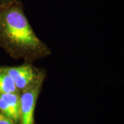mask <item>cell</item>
Instances as JSON below:
<instances>
[{
    "mask_svg": "<svg viewBox=\"0 0 124 124\" xmlns=\"http://www.w3.org/2000/svg\"><path fill=\"white\" fill-rule=\"evenodd\" d=\"M17 90L13 78L0 69V94L17 93Z\"/></svg>",
    "mask_w": 124,
    "mask_h": 124,
    "instance_id": "cell-5",
    "label": "cell"
},
{
    "mask_svg": "<svg viewBox=\"0 0 124 124\" xmlns=\"http://www.w3.org/2000/svg\"><path fill=\"white\" fill-rule=\"evenodd\" d=\"M12 0H0V4H3V3H6V2H8Z\"/></svg>",
    "mask_w": 124,
    "mask_h": 124,
    "instance_id": "cell-7",
    "label": "cell"
},
{
    "mask_svg": "<svg viewBox=\"0 0 124 124\" xmlns=\"http://www.w3.org/2000/svg\"><path fill=\"white\" fill-rule=\"evenodd\" d=\"M1 70L10 75L15 84L17 89L26 88L35 79V75L32 67L29 65H23L17 67L2 68Z\"/></svg>",
    "mask_w": 124,
    "mask_h": 124,
    "instance_id": "cell-3",
    "label": "cell"
},
{
    "mask_svg": "<svg viewBox=\"0 0 124 124\" xmlns=\"http://www.w3.org/2000/svg\"><path fill=\"white\" fill-rule=\"evenodd\" d=\"M42 79L37 78L31 84L23 89V92L20 97V117L22 124H34V112L36 101L39 93Z\"/></svg>",
    "mask_w": 124,
    "mask_h": 124,
    "instance_id": "cell-2",
    "label": "cell"
},
{
    "mask_svg": "<svg viewBox=\"0 0 124 124\" xmlns=\"http://www.w3.org/2000/svg\"><path fill=\"white\" fill-rule=\"evenodd\" d=\"M9 112V119L17 121L20 118V97L17 93L0 94Z\"/></svg>",
    "mask_w": 124,
    "mask_h": 124,
    "instance_id": "cell-4",
    "label": "cell"
},
{
    "mask_svg": "<svg viewBox=\"0 0 124 124\" xmlns=\"http://www.w3.org/2000/svg\"><path fill=\"white\" fill-rule=\"evenodd\" d=\"M0 34L9 44L22 51L38 52L43 48L17 0L0 4Z\"/></svg>",
    "mask_w": 124,
    "mask_h": 124,
    "instance_id": "cell-1",
    "label": "cell"
},
{
    "mask_svg": "<svg viewBox=\"0 0 124 124\" xmlns=\"http://www.w3.org/2000/svg\"><path fill=\"white\" fill-rule=\"evenodd\" d=\"M0 124H14L12 120L6 117L3 114H0Z\"/></svg>",
    "mask_w": 124,
    "mask_h": 124,
    "instance_id": "cell-6",
    "label": "cell"
}]
</instances>
